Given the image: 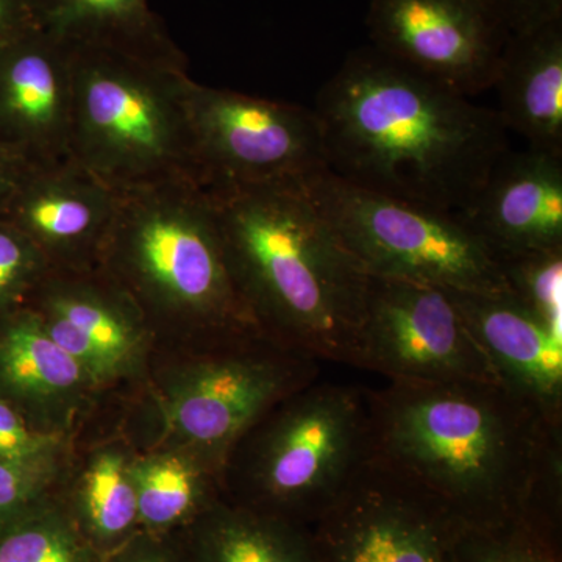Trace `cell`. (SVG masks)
<instances>
[{
  "mask_svg": "<svg viewBox=\"0 0 562 562\" xmlns=\"http://www.w3.org/2000/svg\"><path fill=\"white\" fill-rule=\"evenodd\" d=\"M372 460L469 528L525 525L561 543L562 419L501 383L366 387Z\"/></svg>",
  "mask_w": 562,
  "mask_h": 562,
  "instance_id": "1",
  "label": "cell"
},
{
  "mask_svg": "<svg viewBox=\"0 0 562 562\" xmlns=\"http://www.w3.org/2000/svg\"><path fill=\"white\" fill-rule=\"evenodd\" d=\"M314 111L333 176L447 213L468 206L512 150L497 110L373 46L347 55Z\"/></svg>",
  "mask_w": 562,
  "mask_h": 562,
  "instance_id": "2",
  "label": "cell"
},
{
  "mask_svg": "<svg viewBox=\"0 0 562 562\" xmlns=\"http://www.w3.org/2000/svg\"><path fill=\"white\" fill-rule=\"evenodd\" d=\"M302 180L205 190L236 291L258 328L321 362L357 368L371 276Z\"/></svg>",
  "mask_w": 562,
  "mask_h": 562,
  "instance_id": "3",
  "label": "cell"
},
{
  "mask_svg": "<svg viewBox=\"0 0 562 562\" xmlns=\"http://www.w3.org/2000/svg\"><path fill=\"white\" fill-rule=\"evenodd\" d=\"M98 266L138 306L157 349L262 333L236 291L202 184L122 192Z\"/></svg>",
  "mask_w": 562,
  "mask_h": 562,
  "instance_id": "4",
  "label": "cell"
},
{
  "mask_svg": "<svg viewBox=\"0 0 562 562\" xmlns=\"http://www.w3.org/2000/svg\"><path fill=\"white\" fill-rule=\"evenodd\" d=\"M316 358L265 333L192 349H157L143 386L122 402L138 449L173 447L224 469L239 438L281 398L321 379Z\"/></svg>",
  "mask_w": 562,
  "mask_h": 562,
  "instance_id": "5",
  "label": "cell"
},
{
  "mask_svg": "<svg viewBox=\"0 0 562 562\" xmlns=\"http://www.w3.org/2000/svg\"><path fill=\"white\" fill-rule=\"evenodd\" d=\"M70 54L74 161L120 194L202 184L188 111V61L91 46H70Z\"/></svg>",
  "mask_w": 562,
  "mask_h": 562,
  "instance_id": "6",
  "label": "cell"
},
{
  "mask_svg": "<svg viewBox=\"0 0 562 562\" xmlns=\"http://www.w3.org/2000/svg\"><path fill=\"white\" fill-rule=\"evenodd\" d=\"M371 458L366 387L317 379L281 398L233 446L224 498L308 528Z\"/></svg>",
  "mask_w": 562,
  "mask_h": 562,
  "instance_id": "7",
  "label": "cell"
},
{
  "mask_svg": "<svg viewBox=\"0 0 562 562\" xmlns=\"http://www.w3.org/2000/svg\"><path fill=\"white\" fill-rule=\"evenodd\" d=\"M302 187L369 276L446 291H509L497 260L457 213L361 190L327 169Z\"/></svg>",
  "mask_w": 562,
  "mask_h": 562,
  "instance_id": "8",
  "label": "cell"
},
{
  "mask_svg": "<svg viewBox=\"0 0 562 562\" xmlns=\"http://www.w3.org/2000/svg\"><path fill=\"white\" fill-rule=\"evenodd\" d=\"M188 111L203 188L302 180L327 169L314 109L192 80Z\"/></svg>",
  "mask_w": 562,
  "mask_h": 562,
  "instance_id": "9",
  "label": "cell"
},
{
  "mask_svg": "<svg viewBox=\"0 0 562 562\" xmlns=\"http://www.w3.org/2000/svg\"><path fill=\"white\" fill-rule=\"evenodd\" d=\"M468 528L438 498L371 458L306 530L317 562H453Z\"/></svg>",
  "mask_w": 562,
  "mask_h": 562,
  "instance_id": "10",
  "label": "cell"
},
{
  "mask_svg": "<svg viewBox=\"0 0 562 562\" xmlns=\"http://www.w3.org/2000/svg\"><path fill=\"white\" fill-rule=\"evenodd\" d=\"M357 368L397 383H501L449 292L379 277L369 284Z\"/></svg>",
  "mask_w": 562,
  "mask_h": 562,
  "instance_id": "11",
  "label": "cell"
},
{
  "mask_svg": "<svg viewBox=\"0 0 562 562\" xmlns=\"http://www.w3.org/2000/svg\"><path fill=\"white\" fill-rule=\"evenodd\" d=\"M24 308L110 401L124 402L143 386L157 341L135 302L99 266L50 268Z\"/></svg>",
  "mask_w": 562,
  "mask_h": 562,
  "instance_id": "12",
  "label": "cell"
},
{
  "mask_svg": "<svg viewBox=\"0 0 562 562\" xmlns=\"http://www.w3.org/2000/svg\"><path fill=\"white\" fill-rule=\"evenodd\" d=\"M372 46L473 98L494 88L509 33L483 0H371Z\"/></svg>",
  "mask_w": 562,
  "mask_h": 562,
  "instance_id": "13",
  "label": "cell"
},
{
  "mask_svg": "<svg viewBox=\"0 0 562 562\" xmlns=\"http://www.w3.org/2000/svg\"><path fill=\"white\" fill-rule=\"evenodd\" d=\"M0 147L32 168L72 160V54L38 25L0 43Z\"/></svg>",
  "mask_w": 562,
  "mask_h": 562,
  "instance_id": "14",
  "label": "cell"
},
{
  "mask_svg": "<svg viewBox=\"0 0 562 562\" xmlns=\"http://www.w3.org/2000/svg\"><path fill=\"white\" fill-rule=\"evenodd\" d=\"M0 401L36 430L77 441L110 398L22 306L0 316Z\"/></svg>",
  "mask_w": 562,
  "mask_h": 562,
  "instance_id": "15",
  "label": "cell"
},
{
  "mask_svg": "<svg viewBox=\"0 0 562 562\" xmlns=\"http://www.w3.org/2000/svg\"><path fill=\"white\" fill-rule=\"evenodd\" d=\"M120 203V192L68 160L29 168L3 220L20 228L52 269H92Z\"/></svg>",
  "mask_w": 562,
  "mask_h": 562,
  "instance_id": "16",
  "label": "cell"
},
{
  "mask_svg": "<svg viewBox=\"0 0 562 562\" xmlns=\"http://www.w3.org/2000/svg\"><path fill=\"white\" fill-rule=\"evenodd\" d=\"M457 214L497 262L530 251L562 250V155L528 147L506 151Z\"/></svg>",
  "mask_w": 562,
  "mask_h": 562,
  "instance_id": "17",
  "label": "cell"
},
{
  "mask_svg": "<svg viewBox=\"0 0 562 562\" xmlns=\"http://www.w3.org/2000/svg\"><path fill=\"white\" fill-rule=\"evenodd\" d=\"M447 292L503 386L562 419V330L509 291Z\"/></svg>",
  "mask_w": 562,
  "mask_h": 562,
  "instance_id": "18",
  "label": "cell"
},
{
  "mask_svg": "<svg viewBox=\"0 0 562 562\" xmlns=\"http://www.w3.org/2000/svg\"><path fill=\"white\" fill-rule=\"evenodd\" d=\"M136 446L117 420L94 441L77 439L58 498L101 557L139 531L133 461Z\"/></svg>",
  "mask_w": 562,
  "mask_h": 562,
  "instance_id": "19",
  "label": "cell"
},
{
  "mask_svg": "<svg viewBox=\"0 0 562 562\" xmlns=\"http://www.w3.org/2000/svg\"><path fill=\"white\" fill-rule=\"evenodd\" d=\"M494 88L506 131L528 149L562 155V20L509 35Z\"/></svg>",
  "mask_w": 562,
  "mask_h": 562,
  "instance_id": "20",
  "label": "cell"
},
{
  "mask_svg": "<svg viewBox=\"0 0 562 562\" xmlns=\"http://www.w3.org/2000/svg\"><path fill=\"white\" fill-rule=\"evenodd\" d=\"M139 530L179 536L224 498V469L173 447L138 449L133 461Z\"/></svg>",
  "mask_w": 562,
  "mask_h": 562,
  "instance_id": "21",
  "label": "cell"
},
{
  "mask_svg": "<svg viewBox=\"0 0 562 562\" xmlns=\"http://www.w3.org/2000/svg\"><path fill=\"white\" fill-rule=\"evenodd\" d=\"M36 25L70 46L188 61L150 0H31Z\"/></svg>",
  "mask_w": 562,
  "mask_h": 562,
  "instance_id": "22",
  "label": "cell"
},
{
  "mask_svg": "<svg viewBox=\"0 0 562 562\" xmlns=\"http://www.w3.org/2000/svg\"><path fill=\"white\" fill-rule=\"evenodd\" d=\"M180 538L191 562H317L306 528L225 498Z\"/></svg>",
  "mask_w": 562,
  "mask_h": 562,
  "instance_id": "23",
  "label": "cell"
},
{
  "mask_svg": "<svg viewBox=\"0 0 562 562\" xmlns=\"http://www.w3.org/2000/svg\"><path fill=\"white\" fill-rule=\"evenodd\" d=\"M54 497L0 536V562H101Z\"/></svg>",
  "mask_w": 562,
  "mask_h": 562,
  "instance_id": "24",
  "label": "cell"
},
{
  "mask_svg": "<svg viewBox=\"0 0 562 562\" xmlns=\"http://www.w3.org/2000/svg\"><path fill=\"white\" fill-rule=\"evenodd\" d=\"M498 265L514 297L562 330V250L514 255Z\"/></svg>",
  "mask_w": 562,
  "mask_h": 562,
  "instance_id": "25",
  "label": "cell"
},
{
  "mask_svg": "<svg viewBox=\"0 0 562 562\" xmlns=\"http://www.w3.org/2000/svg\"><path fill=\"white\" fill-rule=\"evenodd\" d=\"M453 562H562L561 543L543 538L525 525L468 528Z\"/></svg>",
  "mask_w": 562,
  "mask_h": 562,
  "instance_id": "26",
  "label": "cell"
},
{
  "mask_svg": "<svg viewBox=\"0 0 562 562\" xmlns=\"http://www.w3.org/2000/svg\"><path fill=\"white\" fill-rule=\"evenodd\" d=\"M69 462L31 468L0 460V536L44 503L57 497Z\"/></svg>",
  "mask_w": 562,
  "mask_h": 562,
  "instance_id": "27",
  "label": "cell"
},
{
  "mask_svg": "<svg viewBox=\"0 0 562 562\" xmlns=\"http://www.w3.org/2000/svg\"><path fill=\"white\" fill-rule=\"evenodd\" d=\"M49 269L38 247L0 217V316L22 308Z\"/></svg>",
  "mask_w": 562,
  "mask_h": 562,
  "instance_id": "28",
  "label": "cell"
},
{
  "mask_svg": "<svg viewBox=\"0 0 562 562\" xmlns=\"http://www.w3.org/2000/svg\"><path fill=\"white\" fill-rule=\"evenodd\" d=\"M76 442L36 430L13 406L0 401V460L31 468L61 465L69 462Z\"/></svg>",
  "mask_w": 562,
  "mask_h": 562,
  "instance_id": "29",
  "label": "cell"
},
{
  "mask_svg": "<svg viewBox=\"0 0 562 562\" xmlns=\"http://www.w3.org/2000/svg\"><path fill=\"white\" fill-rule=\"evenodd\" d=\"M483 3L509 35L562 20V0H483Z\"/></svg>",
  "mask_w": 562,
  "mask_h": 562,
  "instance_id": "30",
  "label": "cell"
},
{
  "mask_svg": "<svg viewBox=\"0 0 562 562\" xmlns=\"http://www.w3.org/2000/svg\"><path fill=\"white\" fill-rule=\"evenodd\" d=\"M101 562H191L179 536L138 531L117 549L103 554Z\"/></svg>",
  "mask_w": 562,
  "mask_h": 562,
  "instance_id": "31",
  "label": "cell"
},
{
  "mask_svg": "<svg viewBox=\"0 0 562 562\" xmlns=\"http://www.w3.org/2000/svg\"><path fill=\"white\" fill-rule=\"evenodd\" d=\"M36 25L31 0H0V43Z\"/></svg>",
  "mask_w": 562,
  "mask_h": 562,
  "instance_id": "32",
  "label": "cell"
},
{
  "mask_svg": "<svg viewBox=\"0 0 562 562\" xmlns=\"http://www.w3.org/2000/svg\"><path fill=\"white\" fill-rule=\"evenodd\" d=\"M29 168L31 166L0 147V216Z\"/></svg>",
  "mask_w": 562,
  "mask_h": 562,
  "instance_id": "33",
  "label": "cell"
}]
</instances>
